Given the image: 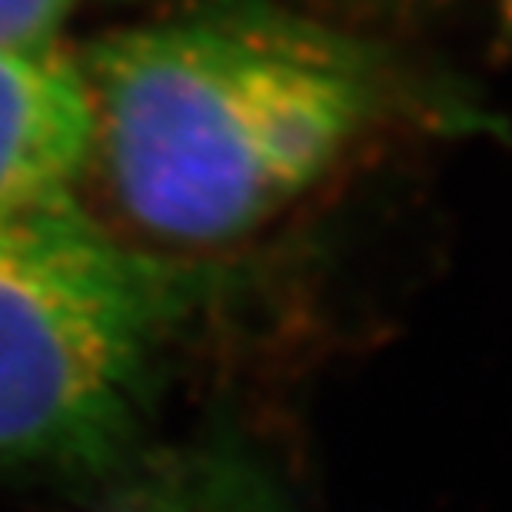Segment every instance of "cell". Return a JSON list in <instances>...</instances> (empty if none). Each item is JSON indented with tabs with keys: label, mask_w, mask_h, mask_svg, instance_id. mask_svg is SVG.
Masks as SVG:
<instances>
[{
	"label": "cell",
	"mask_w": 512,
	"mask_h": 512,
	"mask_svg": "<svg viewBox=\"0 0 512 512\" xmlns=\"http://www.w3.org/2000/svg\"><path fill=\"white\" fill-rule=\"evenodd\" d=\"M80 197L130 247L227 280V256L396 124L406 84L350 34L266 0H200L77 47Z\"/></svg>",
	"instance_id": "1"
},
{
	"label": "cell",
	"mask_w": 512,
	"mask_h": 512,
	"mask_svg": "<svg viewBox=\"0 0 512 512\" xmlns=\"http://www.w3.org/2000/svg\"><path fill=\"white\" fill-rule=\"evenodd\" d=\"M220 280L130 247L84 197L0 217V463H100L160 340Z\"/></svg>",
	"instance_id": "2"
},
{
	"label": "cell",
	"mask_w": 512,
	"mask_h": 512,
	"mask_svg": "<svg viewBox=\"0 0 512 512\" xmlns=\"http://www.w3.org/2000/svg\"><path fill=\"white\" fill-rule=\"evenodd\" d=\"M90 104L77 47H0V217L80 197Z\"/></svg>",
	"instance_id": "3"
},
{
	"label": "cell",
	"mask_w": 512,
	"mask_h": 512,
	"mask_svg": "<svg viewBox=\"0 0 512 512\" xmlns=\"http://www.w3.org/2000/svg\"><path fill=\"white\" fill-rule=\"evenodd\" d=\"M80 0H0V47H60Z\"/></svg>",
	"instance_id": "4"
},
{
	"label": "cell",
	"mask_w": 512,
	"mask_h": 512,
	"mask_svg": "<svg viewBox=\"0 0 512 512\" xmlns=\"http://www.w3.org/2000/svg\"><path fill=\"white\" fill-rule=\"evenodd\" d=\"M496 24L503 44L512 47V0H496Z\"/></svg>",
	"instance_id": "5"
},
{
	"label": "cell",
	"mask_w": 512,
	"mask_h": 512,
	"mask_svg": "<svg viewBox=\"0 0 512 512\" xmlns=\"http://www.w3.org/2000/svg\"><path fill=\"white\" fill-rule=\"evenodd\" d=\"M147 512H190V509H180V506H160V509H147Z\"/></svg>",
	"instance_id": "6"
}]
</instances>
